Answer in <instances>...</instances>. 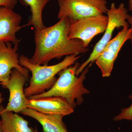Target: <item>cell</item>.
Masks as SVG:
<instances>
[{
	"label": "cell",
	"instance_id": "cell-1",
	"mask_svg": "<svg viewBox=\"0 0 132 132\" xmlns=\"http://www.w3.org/2000/svg\"><path fill=\"white\" fill-rule=\"evenodd\" d=\"M70 25L69 19L65 17L53 26L35 29V51L29 61L34 64L47 65L53 59L87 52L88 48L81 40L69 37Z\"/></svg>",
	"mask_w": 132,
	"mask_h": 132
},
{
	"label": "cell",
	"instance_id": "cell-2",
	"mask_svg": "<svg viewBox=\"0 0 132 132\" xmlns=\"http://www.w3.org/2000/svg\"><path fill=\"white\" fill-rule=\"evenodd\" d=\"M80 65L79 62H76L73 65L62 70L58 74L59 78L51 88L28 99L59 96L65 99L74 108L76 105H81L84 101L83 95L90 93L83 85L89 67L86 68L79 75L77 76L76 71Z\"/></svg>",
	"mask_w": 132,
	"mask_h": 132
},
{
	"label": "cell",
	"instance_id": "cell-3",
	"mask_svg": "<svg viewBox=\"0 0 132 132\" xmlns=\"http://www.w3.org/2000/svg\"><path fill=\"white\" fill-rule=\"evenodd\" d=\"M80 57L78 54L67 55L58 64L47 65L33 64L24 55L19 56L20 64L31 72L32 74L29 86L24 89L26 97L28 98L51 88L57 80L56 75L65 69L73 65Z\"/></svg>",
	"mask_w": 132,
	"mask_h": 132
},
{
	"label": "cell",
	"instance_id": "cell-4",
	"mask_svg": "<svg viewBox=\"0 0 132 132\" xmlns=\"http://www.w3.org/2000/svg\"><path fill=\"white\" fill-rule=\"evenodd\" d=\"M106 13L108 17V24L104 35L96 43L87 60L80 65L76 71L77 76L79 75L89 64L95 62L106 45L111 40L116 28L129 27L127 21L129 14L124 3H120L118 7H116L115 3H113L110 9H108Z\"/></svg>",
	"mask_w": 132,
	"mask_h": 132
},
{
	"label": "cell",
	"instance_id": "cell-5",
	"mask_svg": "<svg viewBox=\"0 0 132 132\" xmlns=\"http://www.w3.org/2000/svg\"><path fill=\"white\" fill-rule=\"evenodd\" d=\"M59 20L68 17L70 21L106 13V0H57Z\"/></svg>",
	"mask_w": 132,
	"mask_h": 132
},
{
	"label": "cell",
	"instance_id": "cell-6",
	"mask_svg": "<svg viewBox=\"0 0 132 132\" xmlns=\"http://www.w3.org/2000/svg\"><path fill=\"white\" fill-rule=\"evenodd\" d=\"M70 22L69 38L80 40L85 47L88 48L95 36L105 32L108 17L104 14L98 15Z\"/></svg>",
	"mask_w": 132,
	"mask_h": 132
},
{
	"label": "cell",
	"instance_id": "cell-7",
	"mask_svg": "<svg viewBox=\"0 0 132 132\" xmlns=\"http://www.w3.org/2000/svg\"><path fill=\"white\" fill-rule=\"evenodd\" d=\"M131 29L129 27L123 28L117 35L106 45L95 62L100 69L103 77L111 75L114 64L119 53L125 43L130 39Z\"/></svg>",
	"mask_w": 132,
	"mask_h": 132
},
{
	"label": "cell",
	"instance_id": "cell-8",
	"mask_svg": "<svg viewBox=\"0 0 132 132\" xmlns=\"http://www.w3.org/2000/svg\"><path fill=\"white\" fill-rule=\"evenodd\" d=\"M27 79L20 72L13 69L9 80L0 85L4 88L8 89L9 92V102L6 108L3 107L5 112L21 113L27 108L28 99L24 92V86Z\"/></svg>",
	"mask_w": 132,
	"mask_h": 132
},
{
	"label": "cell",
	"instance_id": "cell-9",
	"mask_svg": "<svg viewBox=\"0 0 132 132\" xmlns=\"http://www.w3.org/2000/svg\"><path fill=\"white\" fill-rule=\"evenodd\" d=\"M18 46L19 44L13 46L11 43L0 42V84L9 80L13 69L20 72L28 80V70L20 64Z\"/></svg>",
	"mask_w": 132,
	"mask_h": 132
},
{
	"label": "cell",
	"instance_id": "cell-10",
	"mask_svg": "<svg viewBox=\"0 0 132 132\" xmlns=\"http://www.w3.org/2000/svg\"><path fill=\"white\" fill-rule=\"evenodd\" d=\"M27 106L42 113L63 117L73 113L75 108L65 99L59 96L28 99Z\"/></svg>",
	"mask_w": 132,
	"mask_h": 132
},
{
	"label": "cell",
	"instance_id": "cell-11",
	"mask_svg": "<svg viewBox=\"0 0 132 132\" xmlns=\"http://www.w3.org/2000/svg\"><path fill=\"white\" fill-rule=\"evenodd\" d=\"M22 16L13 9L0 7V42L19 44L16 33L23 26H21Z\"/></svg>",
	"mask_w": 132,
	"mask_h": 132
},
{
	"label": "cell",
	"instance_id": "cell-12",
	"mask_svg": "<svg viewBox=\"0 0 132 132\" xmlns=\"http://www.w3.org/2000/svg\"><path fill=\"white\" fill-rule=\"evenodd\" d=\"M21 113L31 117L38 121L42 126L44 132H62L67 129L63 123V117L42 113L27 108Z\"/></svg>",
	"mask_w": 132,
	"mask_h": 132
},
{
	"label": "cell",
	"instance_id": "cell-13",
	"mask_svg": "<svg viewBox=\"0 0 132 132\" xmlns=\"http://www.w3.org/2000/svg\"><path fill=\"white\" fill-rule=\"evenodd\" d=\"M0 105L1 126L3 132H38L29 126V122L20 116L13 112H5Z\"/></svg>",
	"mask_w": 132,
	"mask_h": 132
},
{
	"label": "cell",
	"instance_id": "cell-14",
	"mask_svg": "<svg viewBox=\"0 0 132 132\" xmlns=\"http://www.w3.org/2000/svg\"><path fill=\"white\" fill-rule=\"evenodd\" d=\"M51 0H20L21 3L29 7L31 17L26 26H32L35 29L44 28L45 26L42 19V12L44 8Z\"/></svg>",
	"mask_w": 132,
	"mask_h": 132
},
{
	"label": "cell",
	"instance_id": "cell-15",
	"mask_svg": "<svg viewBox=\"0 0 132 132\" xmlns=\"http://www.w3.org/2000/svg\"><path fill=\"white\" fill-rule=\"evenodd\" d=\"M129 98L132 100V95L129 96ZM113 120L115 121L123 120L132 121V104L128 107L121 109L120 113L116 116Z\"/></svg>",
	"mask_w": 132,
	"mask_h": 132
},
{
	"label": "cell",
	"instance_id": "cell-16",
	"mask_svg": "<svg viewBox=\"0 0 132 132\" xmlns=\"http://www.w3.org/2000/svg\"><path fill=\"white\" fill-rule=\"evenodd\" d=\"M17 3V0H0V7H5L13 9Z\"/></svg>",
	"mask_w": 132,
	"mask_h": 132
},
{
	"label": "cell",
	"instance_id": "cell-17",
	"mask_svg": "<svg viewBox=\"0 0 132 132\" xmlns=\"http://www.w3.org/2000/svg\"><path fill=\"white\" fill-rule=\"evenodd\" d=\"M127 21L128 23L129 24V26H130V28L131 29V35H130V40L132 44V15L129 14L128 16Z\"/></svg>",
	"mask_w": 132,
	"mask_h": 132
},
{
	"label": "cell",
	"instance_id": "cell-18",
	"mask_svg": "<svg viewBox=\"0 0 132 132\" xmlns=\"http://www.w3.org/2000/svg\"><path fill=\"white\" fill-rule=\"evenodd\" d=\"M128 7H129V10L132 12V0H129Z\"/></svg>",
	"mask_w": 132,
	"mask_h": 132
},
{
	"label": "cell",
	"instance_id": "cell-19",
	"mask_svg": "<svg viewBox=\"0 0 132 132\" xmlns=\"http://www.w3.org/2000/svg\"><path fill=\"white\" fill-rule=\"evenodd\" d=\"M3 101V99L2 98V94L0 92V105L2 103Z\"/></svg>",
	"mask_w": 132,
	"mask_h": 132
},
{
	"label": "cell",
	"instance_id": "cell-20",
	"mask_svg": "<svg viewBox=\"0 0 132 132\" xmlns=\"http://www.w3.org/2000/svg\"><path fill=\"white\" fill-rule=\"evenodd\" d=\"M0 132H3L2 128L1 126V121L0 122Z\"/></svg>",
	"mask_w": 132,
	"mask_h": 132
},
{
	"label": "cell",
	"instance_id": "cell-21",
	"mask_svg": "<svg viewBox=\"0 0 132 132\" xmlns=\"http://www.w3.org/2000/svg\"><path fill=\"white\" fill-rule=\"evenodd\" d=\"M62 132H68L67 130V129H64V130H62Z\"/></svg>",
	"mask_w": 132,
	"mask_h": 132
},
{
	"label": "cell",
	"instance_id": "cell-22",
	"mask_svg": "<svg viewBox=\"0 0 132 132\" xmlns=\"http://www.w3.org/2000/svg\"><path fill=\"white\" fill-rule=\"evenodd\" d=\"M1 119H0V122H1Z\"/></svg>",
	"mask_w": 132,
	"mask_h": 132
},
{
	"label": "cell",
	"instance_id": "cell-23",
	"mask_svg": "<svg viewBox=\"0 0 132 132\" xmlns=\"http://www.w3.org/2000/svg\"><path fill=\"white\" fill-rule=\"evenodd\" d=\"M131 132H132V131H131Z\"/></svg>",
	"mask_w": 132,
	"mask_h": 132
}]
</instances>
